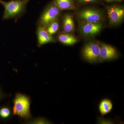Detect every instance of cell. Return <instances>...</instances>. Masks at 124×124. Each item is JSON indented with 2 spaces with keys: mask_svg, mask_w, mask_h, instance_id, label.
Masks as SVG:
<instances>
[{
  "mask_svg": "<svg viewBox=\"0 0 124 124\" xmlns=\"http://www.w3.org/2000/svg\"><path fill=\"white\" fill-rule=\"evenodd\" d=\"M30 0H11L5 1L0 0V4L4 8L2 19H17L23 16L26 12L27 5Z\"/></svg>",
  "mask_w": 124,
  "mask_h": 124,
  "instance_id": "cell-1",
  "label": "cell"
},
{
  "mask_svg": "<svg viewBox=\"0 0 124 124\" xmlns=\"http://www.w3.org/2000/svg\"><path fill=\"white\" fill-rule=\"evenodd\" d=\"M13 114L21 119L28 121L32 117L30 106L31 99L27 95L17 93L13 100Z\"/></svg>",
  "mask_w": 124,
  "mask_h": 124,
  "instance_id": "cell-2",
  "label": "cell"
},
{
  "mask_svg": "<svg viewBox=\"0 0 124 124\" xmlns=\"http://www.w3.org/2000/svg\"><path fill=\"white\" fill-rule=\"evenodd\" d=\"M61 10L54 1L47 5L41 14L37 23V26L45 28L51 23L57 20L60 16Z\"/></svg>",
  "mask_w": 124,
  "mask_h": 124,
  "instance_id": "cell-3",
  "label": "cell"
},
{
  "mask_svg": "<svg viewBox=\"0 0 124 124\" xmlns=\"http://www.w3.org/2000/svg\"><path fill=\"white\" fill-rule=\"evenodd\" d=\"M100 44L95 41H90L86 43L82 50L83 57L91 63L100 62Z\"/></svg>",
  "mask_w": 124,
  "mask_h": 124,
  "instance_id": "cell-4",
  "label": "cell"
},
{
  "mask_svg": "<svg viewBox=\"0 0 124 124\" xmlns=\"http://www.w3.org/2000/svg\"><path fill=\"white\" fill-rule=\"evenodd\" d=\"M77 17L82 23L100 22L103 19V14L100 10L93 8H87L80 11Z\"/></svg>",
  "mask_w": 124,
  "mask_h": 124,
  "instance_id": "cell-5",
  "label": "cell"
},
{
  "mask_svg": "<svg viewBox=\"0 0 124 124\" xmlns=\"http://www.w3.org/2000/svg\"><path fill=\"white\" fill-rule=\"evenodd\" d=\"M109 22L111 25H117L124 18V8L117 5H113L107 8Z\"/></svg>",
  "mask_w": 124,
  "mask_h": 124,
  "instance_id": "cell-6",
  "label": "cell"
},
{
  "mask_svg": "<svg viewBox=\"0 0 124 124\" xmlns=\"http://www.w3.org/2000/svg\"><path fill=\"white\" fill-rule=\"evenodd\" d=\"M100 62L115 59L118 56L116 49L110 45L100 44Z\"/></svg>",
  "mask_w": 124,
  "mask_h": 124,
  "instance_id": "cell-7",
  "label": "cell"
},
{
  "mask_svg": "<svg viewBox=\"0 0 124 124\" xmlns=\"http://www.w3.org/2000/svg\"><path fill=\"white\" fill-rule=\"evenodd\" d=\"M101 23H83L80 27V31L84 36H89L98 34L102 30Z\"/></svg>",
  "mask_w": 124,
  "mask_h": 124,
  "instance_id": "cell-8",
  "label": "cell"
},
{
  "mask_svg": "<svg viewBox=\"0 0 124 124\" xmlns=\"http://www.w3.org/2000/svg\"><path fill=\"white\" fill-rule=\"evenodd\" d=\"M38 47H41L44 45L50 43L56 42L55 39L48 33L46 28L41 27H38L36 31Z\"/></svg>",
  "mask_w": 124,
  "mask_h": 124,
  "instance_id": "cell-9",
  "label": "cell"
},
{
  "mask_svg": "<svg viewBox=\"0 0 124 124\" xmlns=\"http://www.w3.org/2000/svg\"><path fill=\"white\" fill-rule=\"evenodd\" d=\"M63 29L64 32H72L74 29V22L72 16L69 14L64 15L63 18Z\"/></svg>",
  "mask_w": 124,
  "mask_h": 124,
  "instance_id": "cell-10",
  "label": "cell"
},
{
  "mask_svg": "<svg viewBox=\"0 0 124 124\" xmlns=\"http://www.w3.org/2000/svg\"><path fill=\"white\" fill-rule=\"evenodd\" d=\"M53 1L61 10H75L76 8L73 0H54Z\"/></svg>",
  "mask_w": 124,
  "mask_h": 124,
  "instance_id": "cell-11",
  "label": "cell"
},
{
  "mask_svg": "<svg viewBox=\"0 0 124 124\" xmlns=\"http://www.w3.org/2000/svg\"><path fill=\"white\" fill-rule=\"evenodd\" d=\"M59 41L63 44L67 45H72L77 42V39L74 36L69 33H62L58 36Z\"/></svg>",
  "mask_w": 124,
  "mask_h": 124,
  "instance_id": "cell-12",
  "label": "cell"
},
{
  "mask_svg": "<svg viewBox=\"0 0 124 124\" xmlns=\"http://www.w3.org/2000/svg\"><path fill=\"white\" fill-rule=\"evenodd\" d=\"M113 107L112 102L111 100L105 99L102 100L99 106V110L102 116L106 115L111 110Z\"/></svg>",
  "mask_w": 124,
  "mask_h": 124,
  "instance_id": "cell-13",
  "label": "cell"
},
{
  "mask_svg": "<svg viewBox=\"0 0 124 124\" xmlns=\"http://www.w3.org/2000/svg\"><path fill=\"white\" fill-rule=\"evenodd\" d=\"M13 115V111L8 106H3L0 107V119L9 120Z\"/></svg>",
  "mask_w": 124,
  "mask_h": 124,
  "instance_id": "cell-14",
  "label": "cell"
},
{
  "mask_svg": "<svg viewBox=\"0 0 124 124\" xmlns=\"http://www.w3.org/2000/svg\"><path fill=\"white\" fill-rule=\"evenodd\" d=\"M45 28L48 33L52 36L57 33L58 31L59 28V23L57 20H55Z\"/></svg>",
  "mask_w": 124,
  "mask_h": 124,
  "instance_id": "cell-15",
  "label": "cell"
},
{
  "mask_svg": "<svg viewBox=\"0 0 124 124\" xmlns=\"http://www.w3.org/2000/svg\"><path fill=\"white\" fill-rule=\"evenodd\" d=\"M27 123L29 124H49L50 122L48 121L47 120L44 118H36L33 119H29V121Z\"/></svg>",
  "mask_w": 124,
  "mask_h": 124,
  "instance_id": "cell-16",
  "label": "cell"
},
{
  "mask_svg": "<svg viewBox=\"0 0 124 124\" xmlns=\"http://www.w3.org/2000/svg\"><path fill=\"white\" fill-rule=\"evenodd\" d=\"M78 2L82 4H89L97 2L98 0H77Z\"/></svg>",
  "mask_w": 124,
  "mask_h": 124,
  "instance_id": "cell-17",
  "label": "cell"
},
{
  "mask_svg": "<svg viewBox=\"0 0 124 124\" xmlns=\"http://www.w3.org/2000/svg\"><path fill=\"white\" fill-rule=\"evenodd\" d=\"M4 94L0 90V101L4 98Z\"/></svg>",
  "mask_w": 124,
  "mask_h": 124,
  "instance_id": "cell-18",
  "label": "cell"
},
{
  "mask_svg": "<svg viewBox=\"0 0 124 124\" xmlns=\"http://www.w3.org/2000/svg\"><path fill=\"white\" fill-rule=\"evenodd\" d=\"M106 1L108 2H111L113 1H115L116 0H105Z\"/></svg>",
  "mask_w": 124,
  "mask_h": 124,
  "instance_id": "cell-19",
  "label": "cell"
},
{
  "mask_svg": "<svg viewBox=\"0 0 124 124\" xmlns=\"http://www.w3.org/2000/svg\"><path fill=\"white\" fill-rule=\"evenodd\" d=\"M122 0H116V1H121Z\"/></svg>",
  "mask_w": 124,
  "mask_h": 124,
  "instance_id": "cell-20",
  "label": "cell"
}]
</instances>
